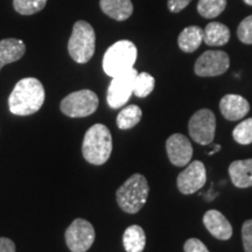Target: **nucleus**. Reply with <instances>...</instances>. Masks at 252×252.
Listing matches in <instances>:
<instances>
[{"label": "nucleus", "instance_id": "obj_1", "mask_svg": "<svg viewBox=\"0 0 252 252\" xmlns=\"http://www.w3.org/2000/svg\"><path fill=\"white\" fill-rule=\"evenodd\" d=\"M45 98V88L37 78H23L15 84L9 94V111L15 116L33 115L42 108Z\"/></svg>", "mask_w": 252, "mask_h": 252}, {"label": "nucleus", "instance_id": "obj_2", "mask_svg": "<svg viewBox=\"0 0 252 252\" xmlns=\"http://www.w3.org/2000/svg\"><path fill=\"white\" fill-rule=\"evenodd\" d=\"M82 153L84 159L93 165L100 166L108 161L112 153V135L105 125L94 124L87 131Z\"/></svg>", "mask_w": 252, "mask_h": 252}, {"label": "nucleus", "instance_id": "obj_3", "mask_svg": "<svg viewBox=\"0 0 252 252\" xmlns=\"http://www.w3.org/2000/svg\"><path fill=\"white\" fill-rule=\"evenodd\" d=\"M150 187L144 175L133 174L125 184L118 188L116 197L117 203L123 212L127 214H137L146 203L149 197Z\"/></svg>", "mask_w": 252, "mask_h": 252}, {"label": "nucleus", "instance_id": "obj_4", "mask_svg": "<svg viewBox=\"0 0 252 252\" xmlns=\"http://www.w3.org/2000/svg\"><path fill=\"white\" fill-rule=\"evenodd\" d=\"M138 50L133 42L128 40H121L109 47L103 58V70L110 77L133 69L137 61Z\"/></svg>", "mask_w": 252, "mask_h": 252}, {"label": "nucleus", "instance_id": "obj_5", "mask_svg": "<svg viewBox=\"0 0 252 252\" xmlns=\"http://www.w3.org/2000/svg\"><path fill=\"white\" fill-rule=\"evenodd\" d=\"M96 34L93 26L87 21L80 20L72 27V33L68 42V52L75 62H89L94 54Z\"/></svg>", "mask_w": 252, "mask_h": 252}, {"label": "nucleus", "instance_id": "obj_6", "mask_svg": "<svg viewBox=\"0 0 252 252\" xmlns=\"http://www.w3.org/2000/svg\"><path fill=\"white\" fill-rule=\"evenodd\" d=\"M98 104V96L94 91L83 89L65 96L60 104V109L70 118H83L96 112Z\"/></svg>", "mask_w": 252, "mask_h": 252}, {"label": "nucleus", "instance_id": "obj_7", "mask_svg": "<svg viewBox=\"0 0 252 252\" xmlns=\"http://www.w3.org/2000/svg\"><path fill=\"white\" fill-rule=\"evenodd\" d=\"M189 134L195 143L209 145L215 138L216 117L209 109L198 110L191 116L188 124Z\"/></svg>", "mask_w": 252, "mask_h": 252}, {"label": "nucleus", "instance_id": "obj_8", "mask_svg": "<svg viewBox=\"0 0 252 252\" xmlns=\"http://www.w3.org/2000/svg\"><path fill=\"white\" fill-rule=\"evenodd\" d=\"M94 229L89 220L76 219L65 230L64 238L67 247L71 252H87L93 247Z\"/></svg>", "mask_w": 252, "mask_h": 252}, {"label": "nucleus", "instance_id": "obj_9", "mask_svg": "<svg viewBox=\"0 0 252 252\" xmlns=\"http://www.w3.org/2000/svg\"><path fill=\"white\" fill-rule=\"evenodd\" d=\"M137 75L138 71L133 68L124 74L112 77L111 83L108 88V94H106V100L110 108L121 109L128 102L133 94L134 80Z\"/></svg>", "mask_w": 252, "mask_h": 252}, {"label": "nucleus", "instance_id": "obj_10", "mask_svg": "<svg viewBox=\"0 0 252 252\" xmlns=\"http://www.w3.org/2000/svg\"><path fill=\"white\" fill-rule=\"evenodd\" d=\"M229 55L222 50H208L195 62L194 71L197 76L214 77L223 75L229 69Z\"/></svg>", "mask_w": 252, "mask_h": 252}, {"label": "nucleus", "instance_id": "obj_11", "mask_svg": "<svg viewBox=\"0 0 252 252\" xmlns=\"http://www.w3.org/2000/svg\"><path fill=\"white\" fill-rule=\"evenodd\" d=\"M207 181V171L206 166L200 160H195L188 163L176 179V186L178 189L185 195H190L196 193L206 185Z\"/></svg>", "mask_w": 252, "mask_h": 252}, {"label": "nucleus", "instance_id": "obj_12", "mask_svg": "<svg viewBox=\"0 0 252 252\" xmlns=\"http://www.w3.org/2000/svg\"><path fill=\"white\" fill-rule=\"evenodd\" d=\"M166 151L169 161L176 167L187 166L193 157L190 140L181 133H174L166 141Z\"/></svg>", "mask_w": 252, "mask_h": 252}, {"label": "nucleus", "instance_id": "obj_13", "mask_svg": "<svg viewBox=\"0 0 252 252\" xmlns=\"http://www.w3.org/2000/svg\"><path fill=\"white\" fill-rule=\"evenodd\" d=\"M220 110L225 119L235 122L243 119L248 115L250 111V104L243 96L229 94L220 99Z\"/></svg>", "mask_w": 252, "mask_h": 252}, {"label": "nucleus", "instance_id": "obj_14", "mask_svg": "<svg viewBox=\"0 0 252 252\" xmlns=\"http://www.w3.org/2000/svg\"><path fill=\"white\" fill-rule=\"evenodd\" d=\"M203 224L214 237L220 241H228L232 236V226L228 219L219 210H208L203 216Z\"/></svg>", "mask_w": 252, "mask_h": 252}, {"label": "nucleus", "instance_id": "obj_15", "mask_svg": "<svg viewBox=\"0 0 252 252\" xmlns=\"http://www.w3.org/2000/svg\"><path fill=\"white\" fill-rule=\"evenodd\" d=\"M26 53V45L23 40L8 37L0 41V70L9 63L19 61Z\"/></svg>", "mask_w": 252, "mask_h": 252}, {"label": "nucleus", "instance_id": "obj_16", "mask_svg": "<svg viewBox=\"0 0 252 252\" xmlns=\"http://www.w3.org/2000/svg\"><path fill=\"white\" fill-rule=\"evenodd\" d=\"M229 175L235 187H252V159L236 160L229 166Z\"/></svg>", "mask_w": 252, "mask_h": 252}, {"label": "nucleus", "instance_id": "obj_17", "mask_svg": "<svg viewBox=\"0 0 252 252\" xmlns=\"http://www.w3.org/2000/svg\"><path fill=\"white\" fill-rule=\"evenodd\" d=\"M100 9L113 20L125 21L133 13L131 0H99Z\"/></svg>", "mask_w": 252, "mask_h": 252}, {"label": "nucleus", "instance_id": "obj_18", "mask_svg": "<svg viewBox=\"0 0 252 252\" xmlns=\"http://www.w3.org/2000/svg\"><path fill=\"white\" fill-rule=\"evenodd\" d=\"M204 32L198 26L186 27L178 37V45L185 53H193L203 42Z\"/></svg>", "mask_w": 252, "mask_h": 252}, {"label": "nucleus", "instance_id": "obj_19", "mask_svg": "<svg viewBox=\"0 0 252 252\" xmlns=\"http://www.w3.org/2000/svg\"><path fill=\"white\" fill-rule=\"evenodd\" d=\"M123 245L126 252H143L146 245V235L141 226L130 225L123 235Z\"/></svg>", "mask_w": 252, "mask_h": 252}, {"label": "nucleus", "instance_id": "obj_20", "mask_svg": "<svg viewBox=\"0 0 252 252\" xmlns=\"http://www.w3.org/2000/svg\"><path fill=\"white\" fill-rule=\"evenodd\" d=\"M203 41L208 46H224L230 40V30L225 25L220 23H210L206 26Z\"/></svg>", "mask_w": 252, "mask_h": 252}, {"label": "nucleus", "instance_id": "obj_21", "mask_svg": "<svg viewBox=\"0 0 252 252\" xmlns=\"http://www.w3.org/2000/svg\"><path fill=\"white\" fill-rule=\"evenodd\" d=\"M143 117V111L138 105L131 104L122 109L117 116V126L121 130H130L135 125L139 124Z\"/></svg>", "mask_w": 252, "mask_h": 252}, {"label": "nucleus", "instance_id": "obj_22", "mask_svg": "<svg viewBox=\"0 0 252 252\" xmlns=\"http://www.w3.org/2000/svg\"><path fill=\"white\" fill-rule=\"evenodd\" d=\"M226 0H200L197 4V12L201 17L214 19L225 9Z\"/></svg>", "mask_w": 252, "mask_h": 252}, {"label": "nucleus", "instance_id": "obj_23", "mask_svg": "<svg viewBox=\"0 0 252 252\" xmlns=\"http://www.w3.org/2000/svg\"><path fill=\"white\" fill-rule=\"evenodd\" d=\"M156 86V80L152 75H150L149 72H138L137 77L134 80V86H133V94L137 97L144 98L147 97L152 93Z\"/></svg>", "mask_w": 252, "mask_h": 252}, {"label": "nucleus", "instance_id": "obj_24", "mask_svg": "<svg viewBox=\"0 0 252 252\" xmlns=\"http://www.w3.org/2000/svg\"><path fill=\"white\" fill-rule=\"evenodd\" d=\"M47 0H13V7L21 15H33L42 11Z\"/></svg>", "mask_w": 252, "mask_h": 252}, {"label": "nucleus", "instance_id": "obj_25", "mask_svg": "<svg viewBox=\"0 0 252 252\" xmlns=\"http://www.w3.org/2000/svg\"><path fill=\"white\" fill-rule=\"evenodd\" d=\"M232 138L236 143L249 145L252 143V118L241 122L232 131Z\"/></svg>", "mask_w": 252, "mask_h": 252}, {"label": "nucleus", "instance_id": "obj_26", "mask_svg": "<svg viewBox=\"0 0 252 252\" xmlns=\"http://www.w3.org/2000/svg\"><path fill=\"white\" fill-rule=\"evenodd\" d=\"M237 36L245 45H252V15L245 18L237 28Z\"/></svg>", "mask_w": 252, "mask_h": 252}, {"label": "nucleus", "instance_id": "obj_27", "mask_svg": "<svg viewBox=\"0 0 252 252\" xmlns=\"http://www.w3.org/2000/svg\"><path fill=\"white\" fill-rule=\"evenodd\" d=\"M242 241L245 252H252V220H245L242 226Z\"/></svg>", "mask_w": 252, "mask_h": 252}, {"label": "nucleus", "instance_id": "obj_28", "mask_svg": "<svg viewBox=\"0 0 252 252\" xmlns=\"http://www.w3.org/2000/svg\"><path fill=\"white\" fill-rule=\"evenodd\" d=\"M184 250L185 252H209L206 245L197 238H189L184 245Z\"/></svg>", "mask_w": 252, "mask_h": 252}, {"label": "nucleus", "instance_id": "obj_29", "mask_svg": "<svg viewBox=\"0 0 252 252\" xmlns=\"http://www.w3.org/2000/svg\"><path fill=\"white\" fill-rule=\"evenodd\" d=\"M190 1L191 0H168L167 6H168V9L173 13H179L182 9L187 7L190 4Z\"/></svg>", "mask_w": 252, "mask_h": 252}, {"label": "nucleus", "instance_id": "obj_30", "mask_svg": "<svg viewBox=\"0 0 252 252\" xmlns=\"http://www.w3.org/2000/svg\"><path fill=\"white\" fill-rule=\"evenodd\" d=\"M15 244L12 239L7 237H0V252H15Z\"/></svg>", "mask_w": 252, "mask_h": 252}, {"label": "nucleus", "instance_id": "obj_31", "mask_svg": "<svg viewBox=\"0 0 252 252\" xmlns=\"http://www.w3.org/2000/svg\"><path fill=\"white\" fill-rule=\"evenodd\" d=\"M220 150V145H216V146L214 147L212 151H209V152H208V156H209V157L213 156V154H215V153L219 152Z\"/></svg>", "mask_w": 252, "mask_h": 252}, {"label": "nucleus", "instance_id": "obj_32", "mask_svg": "<svg viewBox=\"0 0 252 252\" xmlns=\"http://www.w3.org/2000/svg\"><path fill=\"white\" fill-rule=\"evenodd\" d=\"M244 2H245V4L252 6V0H244Z\"/></svg>", "mask_w": 252, "mask_h": 252}]
</instances>
